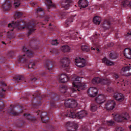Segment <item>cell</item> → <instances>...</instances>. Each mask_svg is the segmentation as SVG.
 Segmentation results:
<instances>
[{"label": "cell", "instance_id": "9c48e42d", "mask_svg": "<svg viewBox=\"0 0 131 131\" xmlns=\"http://www.w3.org/2000/svg\"><path fill=\"white\" fill-rule=\"evenodd\" d=\"M75 63L77 67L80 68H83L86 66V59L82 57H76L75 59Z\"/></svg>", "mask_w": 131, "mask_h": 131}, {"label": "cell", "instance_id": "83f0119b", "mask_svg": "<svg viewBox=\"0 0 131 131\" xmlns=\"http://www.w3.org/2000/svg\"><path fill=\"white\" fill-rule=\"evenodd\" d=\"M36 13L38 17L42 18L45 17L46 15V11L42 8H39L36 9Z\"/></svg>", "mask_w": 131, "mask_h": 131}, {"label": "cell", "instance_id": "db71d44e", "mask_svg": "<svg viewBox=\"0 0 131 131\" xmlns=\"http://www.w3.org/2000/svg\"><path fill=\"white\" fill-rule=\"evenodd\" d=\"M46 3L48 7H49V6H51V5L52 6V2L51 1H46Z\"/></svg>", "mask_w": 131, "mask_h": 131}, {"label": "cell", "instance_id": "7c38bea8", "mask_svg": "<svg viewBox=\"0 0 131 131\" xmlns=\"http://www.w3.org/2000/svg\"><path fill=\"white\" fill-rule=\"evenodd\" d=\"M72 4L73 1L70 0H64L61 1L60 3V6L62 8L66 10L70 8Z\"/></svg>", "mask_w": 131, "mask_h": 131}, {"label": "cell", "instance_id": "4fadbf2b", "mask_svg": "<svg viewBox=\"0 0 131 131\" xmlns=\"http://www.w3.org/2000/svg\"><path fill=\"white\" fill-rule=\"evenodd\" d=\"M12 1L10 0H6L2 5V8L4 11L5 12H8L10 11L12 7Z\"/></svg>", "mask_w": 131, "mask_h": 131}, {"label": "cell", "instance_id": "8fae6325", "mask_svg": "<svg viewBox=\"0 0 131 131\" xmlns=\"http://www.w3.org/2000/svg\"><path fill=\"white\" fill-rule=\"evenodd\" d=\"M98 89L95 87H91L89 88L87 91V94L91 98H94L97 96L98 94Z\"/></svg>", "mask_w": 131, "mask_h": 131}, {"label": "cell", "instance_id": "1f68e13d", "mask_svg": "<svg viewBox=\"0 0 131 131\" xmlns=\"http://www.w3.org/2000/svg\"><path fill=\"white\" fill-rule=\"evenodd\" d=\"M111 24L109 21L106 20L102 24V27L104 30H108L110 28Z\"/></svg>", "mask_w": 131, "mask_h": 131}, {"label": "cell", "instance_id": "bcb514c9", "mask_svg": "<svg viewBox=\"0 0 131 131\" xmlns=\"http://www.w3.org/2000/svg\"><path fill=\"white\" fill-rule=\"evenodd\" d=\"M51 44L53 46H57L59 44V42L58 40L56 39L53 40L51 42Z\"/></svg>", "mask_w": 131, "mask_h": 131}, {"label": "cell", "instance_id": "d6986e66", "mask_svg": "<svg viewBox=\"0 0 131 131\" xmlns=\"http://www.w3.org/2000/svg\"><path fill=\"white\" fill-rule=\"evenodd\" d=\"M27 22L24 20H21L17 23L16 28L19 30H24L27 26Z\"/></svg>", "mask_w": 131, "mask_h": 131}, {"label": "cell", "instance_id": "7a4b0ae2", "mask_svg": "<svg viewBox=\"0 0 131 131\" xmlns=\"http://www.w3.org/2000/svg\"><path fill=\"white\" fill-rule=\"evenodd\" d=\"M130 116L129 114L126 112L123 113L122 114H116L114 116V119L116 122L122 123L128 121L129 119Z\"/></svg>", "mask_w": 131, "mask_h": 131}, {"label": "cell", "instance_id": "9a60e30c", "mask_svg": "<svg viewBox=\"0 0 131 131\" xmlns=\"http://www.w3.org/2000/svg\"><path fill=\"white\" fill-rule=\"evenodd\" d=\"M22 51L25 54L26 56H27L28 58H32L35 56V54L33 52L26 46L23 47L22 48Z\"/></svg>", "mask_w": 131, "mask_h": 131}, {"label": "cell", "instance_id": "d4e9b609", "mask_svg": "<svg viewBox=\"0 0 131 131\" xmlns=\"http://www.w3.org/2000/svg\"><path fill=\"white\" fill-rule=\"evenodd\" d=\"M88 115V113L86 110H81L76 114V118L82 119L85 118Z\"/></svg>", "mask_w": 131, "mask_h": 131}, {"label": "cell", "instance_id": "f546056e", "mask_svg": "<svg viewBox=\"0 0 131 131\" xmlns=\"http://www.w3.org/2000/svg\"><path fill=\"white\" fill-rule=\"evenodd\" d=\"M108 56L110 59L113 60H116L118 57L117 53L114 51H111L109 52Z\"/></svg>", "mask_w": 131, "mask_h": 131}, {"label": "cell", "instance_id": "74e56055", "mask_svg": "<svg viewBox=\"0 0 131 131\" xmlns=\"http://www.w3.org/2000/svg\"><path fill=\"white\" fill-rule=\"evenodd\" d=\"M102 81V79H101L100 78L98 77H96L92 79V82L94 85H98L99 84H101Z\"/></svg>", "mask_w": 131, "mask_h": 131}, {"label": "cell", "instance_id": "ee69618b", "mask_svg": "<svg viewBox=\"0 0 131 131\" xmlns=\"http://www.w3.org/2000/svg\"><path fill=\"white\" fill-rule=\"evenodd\" d=\"M16 53L14 51H11L8 52V56L9 58H13L15 56Z\"/></svg>", "mask_w": 131, "mask_h": 131}, {"label": "cell", "instance_id": "4316f807", "mask_svg": "<svg viewBox=\"0 0 131 131\" xmlns=\"http://www.w3.org/2000/svg\"><path fill=\"white\" fill-rule=\"evenodd\" d=\"M13 79L15 82L18 83H20L25 80V78L23 75H16L14 76Z\"/></svg>", "mask_w": 131, "mask_h": 131}, {"label": "cell", "instance_id": "ac0fdd59", "mask_svg": "<svg viewBox=\"0 0 131 131\" xmlns=\"http://www.w3.org/2000/svg\"><path fill=\"white\" fill-rule=\"evenodd\" d=\"M106 101V97L103 94H100L96 97V102L98 104H101Z\"/></svg>", "mask_w": 131, "mask_h": 131}, {"label": "cell", "instance_id": "681fc988", "mask_svg": "<svg viewBox=\"0 0 131 131\" xmlns=\"http://www.w3.org/2000/svg\"><path fill=\"white\" fill-rule=\"evenodd\" d=\"M14 6L16 8H18L20 6V3L19 1H15L14 2Z\"/></svg>", "mask_w": 131, "mask_h": 131}, {"label": "cell", "instance_id": "7dc6e473", "mask_svg": "<svg viewBox=\"0 0 131 131\" xmlns=\"http://www.w3.org/2000/svg\"><path fill=\"white\" fill-rule=\"evenodd\" d=\"M109 81L106 79H102V81L101 84H102L103 85H107L108 84H109Z\"/></svg>", "mask_w": 131, "mask_h": 131}, {"label": "cell", "instance_id": "f1b7e54d", "mask_svg": "<svg viewBox=\"0 0 131 131\" xmlns=\"http://www.w3.org/2000/svg\"><path fill=\"white\" fill-rule=\"evenodd\" d=\"M50 98L54 102H58L60 99V96L56 93H52L51 94Z\"/></svg>", "mask_w": 131, "mask_h": 131}, {"label": "cell", "instance_id": "9f6ffc18", "mask_svg": "<svg viewBox=\"0 0 131 131\" xmlns=\"http://www.w3.org/2000/svg\"><path fill=\"white\" fill-rule=\"evenodd\" d=\"M5 96L4 95V94L3 93H1V92H0V99H1L5 97Z\"/></svg>", "mask_w": 131, "mask_h": 131}, {"label": "cell", "instance_id": "d590c367", "mask_svg": "<svg viewBox=\"0 0 131 131\" xmlns=\"http://www.w3.org/2000/svg\"><path fill=\"white\" fill-rule=\"evenodd\" d=\"M61 50L64 53H67L70 52L71 48L69 46H67V45H64V46H62L61 48Z\"/></svg>", "mask_w": 131, "mask_h": 131}, {"label": "cell", "instance_id": "4dcf8cb0", "mask_svg": "<svg viewBox=\"0 0 131 131\" xmlns=\"http://www.w3.org/2000/svg\"><path fill=\"white\" fill-rule=\"evenodd\" d=\"M18 60L19 63L21 64H24L27 63L28 59L26 56L21 55L18 56Z\"/></svg>", "mask_w": 131, "mask_h": 131}, {"label": "cell", "instance_id": "5b68a950", "mask_svg": "<svg viewBox=\"0 0 131 131\" xmlns=\"http://www.w3.org/2000/svg\"><path fill=\"white\" fill-rule=\"evenodd\" d=\"M28 45L32 50L35 51L38 50L40 47L41 42L37 38H32L29 41Z\"/></svg>", "mask_w": 131, "mask_h": 131}, {"label": "cell", "instance_id": "603a6c76", "mask_svg": "<svg viewBox=\"0 0 131 131\" xmlns=\"http://www.w3.org/2000/svg\"><path fill=\"white\" fill-rule=\"evenodd\" d=\"M45 66L46 69L50 70H52L54 68L55 65L54 63L52 60L50 59H48L46 60L45 62Z\"/></svg>", "mask_w": 131, "mask_h": 131}, {"label": "cell", "instance_id": "f5cc1de1", "mask_svg": "<svg viewBox=\"0 0 131 131\" xmlns=\"http://www.w3.org/2000/svg\"><path fill=\"white\" fill-rule=\"evenodd\" d=\"M16 25H17V23L12 22L11 24L9 25L10 27L11 28H16Z\"/></svg>", "mask_w": 131, "mask_h": 131}, {"label": "cell", "instance_id": "b9f144b4", "mask_svg": "<svg viewBox=\"0 0 131 131\" xmlns=\"http://www.w3.org/2000/svg\"><path fill=\"white\" fill-rule=\"evenodd\" d=\"M97 109H98V107L96 104H91L90 106V110L91 111L93 112H96L97 110Z\"/></svg>", "mask_w": 131, "mask_h": 131}, {"label": "cell", "instance_id": "5bb4252c", "mask_svg": "<svg viewBox=\"0 0 131 131\" xmlns=\"http://www.w3.org/2000/svg\"><path fill=\"white\" fill-rule=\"evenodd\" d=\"M120 73L123 76H130L131 75V67L130 66H127L124 67L122 69Z\"/></svg>", "mask_w": 131, "mask_h": 131}, {"label": "cell", "instance_id": "277c9868", "mask_svg": "<svg viewBox=\"0 0 131 131\" xmlns=\"http://www.w3.org/2000/svg\"><path fill=\"white\" fill-rule=\"evenodd\" d=\"M73 85L76 88L80 89L85 90L86 88V84H84L82 82V78L78 76H76L73 79Z\"/></svg>", "mask_w": 131, "mask_h": 131}, {"label": "cell", "instance_id": "816d5d0a", "mask_svg": "<svg viewBox=\"0 0 131 131\" xmlns=\"http://www.w3.org/2000/svg\"><path fill=\"white\" fill-rule=\"evenodd\" d=\"M107 124H108V125H110V126H113L114 125V121H112V120H110V121H107Z\"/></svg>", "mask_w": 131, "mask_h": 131}, {"label": "cell", "instance_id": "680465c9", "mask_svg": "<svg viewBox=\"0 0 131 131\" xmlns=\"http://www.w3.org/2000/svg\"></svg>", "mask_w": 131, "mask_h": 131}, {"label": "cell", "instance_id": "c3c4849f", "mask_svg": "<svg viewBox=\"0 0 131 131\" xmlns=\"http://www.w3.org/2000/svg\"><path fill=\"white\" fill-rule=\"evenodd\" d=\"M35 66H36V64L34 63V62H31L28 65V67L29 68L31 69V68H34L35 67Z\"/></svg>", "mask_w": 131, "mask_h": 131}, {"label": "cell", "instance_id": "8d00e7d4", "mask_svg": "<svg viewBox=\"0 0 131 131\" xmlns=\"http://www.w3.org/2000/svg\"><path fill=\"white\" fill-rule=\"evenodd\" d=\"M59 92L61 94H65L68 90V87L66 85H62L60 86L59 88Z\"/></svg>", "mask_w": 131, "mask_h": 131}, {"label": "cell", "instance_id": "f35d334b", "mask_svg": "<svg viewBox=\"0 0 131 131\" xmlns=\"http://www.w3.org/2000/svg\"><path fill=\"white\" fill-rule=\"evenodd\" d=\"M24 14L22 12H20V11H17L14 14V18L16 19H18L22 18Z\"/></svg>", "mask_w": 131, "mask_h": 131}, {"label": "cell", "instance_id": "e0dca14e", "mask_svg": "<svg viewBox=\"0 0 131 131\" xmlns=\"http://www.w3.org/2000/svg\"><path fill=\"white\" fill-rule=\"evenodd\" d=\"M61 65L63 68H66L70 66V62L69 58L66 57L62 58L60 61Z\"/></svg>", "mask_w": 131, "mask_h": 131}, {"label": "cell", "instance_id": "d6a6232c", "mask_svg": "<svg viewBox=\"0 0 131 131\" xmlns=\"http://www.w3.org/2000/svg\"><path fill=\"white\" fill-rule=\"evenodd\" d=\"M94 24L96 26H99L102 22V18L100 16H96L94 17L93 20Z\"/></svg>", "mask_w": 131, "mask_h": 131}, {"label": "cell", "instance_id": "52a82bcc", "mask_svg": "<svg viewBox=\"0 0 131 131\" xmlns=\"http://www.w3.org/2000/svg\"><path fill=\"white\" fill-rule=\"evenodd\" d=\"M65 126L67 131H76L79 127L77 123L73 122H68L65 124Z\"/></svg>", "mask_w": 131, "mask_h": 131}, {"label": "cell", "instance_id": "f907efd6", "mask_svg": "<svg viewBox=\"0 0 131 131\" xmlns=\"http://www.w3.org/2000/svg\"><path fill=\"white\" fill-rule=\"evenodd\" d=\"M115 131H124V129L123 127L119 126L117 127L115 129Z\"/></svg>", "mask_w": 131, "mask_h": 131}, {"label": "cell", "instance_id": "484cf974", "mask_svg": "<svg viewBox=\"0 0 131 131\" xmlns=\"http://www.w3.org/2000/svg\"><path fill=\"white\" fill-rule=\"evenodd\" d=\"M78 5L80 8H86L88 6L89 2L86 0H80L78 2Z\"/></svg>", "mask_w": 131, "mask_h": 131}, {"label": "cell", "instance_id": "6da1fadb", "mask_svg": "<svg viewBox=\"0 0 131 131\" xmlns=\"http://www.w3.org/2000/svg\"><path fill=\"white\" fill-rule=\"evenodd\" d=\"M24 107L22 104L17 103L11 106L8 110L9 115L12 116H18L24 112Z\"/></svg>", "mask_w": 131, "mask_h": 131}, {"label": "cell", "instance_id": "cb8c5ba5", "mask_svg": "<svg viewBox=\"0 0 131 131\" xmlns=\"http://www.w3.org/2000/svg\"><path fill=\"white\" fill-rule=\"evenodd\" d=\"M59 80L60 82L63 84H65L69 81V78L66 74H62L59 76Z\"/></svg>", "mask_w": 131, "mask_h": 131}, {"label": "cell", "instance_id": "6f0895ef", "mask_svg": "<svg viewBox=\"0 0 131 131\" xmlns=\"http://www.w3.org/2000/svg\"><path fill=\"white\" fill-rule=\"evenodd\" d=\"M2 34H1L0 33V39L2 38Z\"/></svg>", "mask_w": 131, "mask_h": 131}, {"label": "cell", "instance_id": "2e32d148", "mask_svg": "<svg viewBox=\"0 0 131 131\" xmlns=\"http://www.w3.org/2000/svg\"><path fill=\"white\" fill-rule=\"evenodd\" d=\"M24 116L26 119L30 122H35L37 120V119L35 115L30 113H25L24 114Z\"/></svg>", "mask_w": 131, "mask_h": 131}, {"label": "cell", "instance_id": "7402d4cb", "mask_svg": "<svg viewBox=\"0 0 131 131\" xmlns=\"http://www.w3.org/2000/svg\"><path fill=\"white\" fill-rule=\"evenodd\" d=\"M36 22L34 20H31L29 21L28 24H27L26 28L29 30H34L36 26Z\"/></svg>", "mask_w": 131, "mask_h": 131}, {"label": "cell", "instance_id": "836d02e7", "mask_svg": "<svg viewBox=\"0 0 131 131\" xmlns=\"http://www.w3.org/2000/svg\"><path fill=\"white\" fill-rule=\"evenodd\" d=\"M102 62L104 64H106L108 66H112L114 65V62H112L110 60L108 59L106 57H104L102 59Z\"/></svg>", "mask_w": 131, "mask_h": 131}, {"label": "cell", "instance_id": "30bf717a", "mask_svg": "<svg viewBox=\"0 0 131 131\" xmlns=\"http://www.w3.org/2000/svg\"><path fill=\"white\" fill-rule=\"evenodd\" d=\"M116 105V102L114 100H110L106 102L104 106V108L106 110L112 111Z\"/></svg>", "mask_w": 131, "mask_h": 131}, {"label": "cell", "instance_id": "3957f363", "mask_svg": "<svg viewBox=\"0 0 131 131\" xmlns=\"http://www.w3.org/2000/svg\"><path fill=\"white\" fill-rule=\"evenodd\" d=\"M42 96L40 95H36L33 97L31 101L32 107L34 108H37L41 106L43 103Z\"/></svg>", "mask_w": 131, "mask_h": 131}, {"label": "cell", "instance_id": "11a10c76", "mask_svg": "<svg viewBox=\"0 0 131 131\" xmlns=\"http://www.w3.org/2000/svg\"><path fill=\"white\" fill-rule=\"evenodd\" d=\"M97 131H106V130L104 127H100L98 130Z\"/></svg>", "mask_w": 131, "mask_h": 131}, {"label": "cell", "instance_id": "e575fe53", "mask_svg": "<svg viewBox=\"0 0 131 131\" xmlns=\"http://www.w3.org/2000/svg\"><path fill=\"white\" fill-rule=\"evenodd\" d=\"M131 50L129 48H126L124 50V55L126 58L129 59H131Z\"/></svg>", "mask_w": 131, "mask_h": 131}, {"label": "cell", "instance_id": "7bdbcfd3", "mask_svg": "<svg viewBox=\"0 0 131 131\" xmlns=\"http://www.w3.org/2000/svg\"><path fill=\"white\" fill-rule=\"evenodd\" d=\"M66 116L69 118H76V114H75L74 112L70 113L68 114Z\"/></svg>", "mask_w": 131, "mask_h": 131}, {"label": "cell", "instance_id": "44dd1931", "mask_svg": "<svg viewBox=\"0 0 131 131\" xmlns=\"http://www.w3.org/2000/svg\"><path fill=\"white\" fill-rule=\"evenodd\" d=\"M114 98L116 100L119 102H122L124 100L125 97L123 94L120 93H116L114 94Z\"/></svg>", "mask_w": 131, "mask_h": 131}, {"label": "cell", "instance_id": "f6af8a7d", "mask_svg": "<svg viewBox=\"0 0 131 131\" xmlns=\"http://www.w3.org/2000/svg\"><path fill=\"white\" fill-rule=\"evenodd\" d=\"M6 61V58L4 56H0V65L5 63Z\"/></svg>", "mask_w": 131, "mask_h": 131}, {"label": "cell", "instance_id": "ffe728a7", "mask_svg": "<svg viewBox=\"0 0 131 131\" xmlns=\"http://www.w3.org/2000/svg\"><path fill=\"white\" fill-rule=\"evenodd\" d=\"M26 124V122L24 120L22 119H18L15 121L14 125L17 128H21L25 126Z\"/></svg>", "mask_w": 131, "mask_h": 131}, {"label": "cell", "instance_id": "ab89813d", "mask_svg": "<svg viewBox=\"0 0 131 131\" xmlns=\"http://www.w3.org/2000/svg\"><path fill=\"white\" fill-rule=\"evenodd\" d=\"M6 106V103L5 102L2 100L0 99V112L4 110Z\"/></svg>", "mask_w": 131, "mask_h": 131}, {"label": "cell", "instance_id": "ba28073f", "mask_svg": "<svg viewBox=\"0 0 131 131\" xmlns=\"http://www.w3.org/2000/svg\"><path fill=\"white\" fill-rule=\"evenodd\" d=\"M41 121L44 124H46L49 123L50 120V118L48 112L46 111H42L40 114Z\"/></svg>", "mask_w": 131, "mask_h": 131}, {"label": "cell", "instance_id": "8992f818", "mask_svg": "<svg viewBox=\"0 0 131 131\" xmlns=\"http://www.w3.org/2000/svg\"><path fill=\"white\" fill-rule=\"evenodd\" d=\"M64 106L68 108L74 109L77 107L78 104L77 101L74 99L68 98L64 102Z\"/></svg>", "mask_w": 131, "mask_h": 131}, {"label": "cell", "instance_id": "60d3db41", "mask_svg": "<svg viewBox=\"0 0 131 131\" xmlns=\"http://www.w3.org/2000/svg\"><path fill=\"white\" fill-rule=\"evenodd\" d=\"M82 50L83 51V52H88L90 50V48L88 46H87V45H82L81 46Z\"/></svg>", "mask_w": 131, "mask_h": 131}]
</instances>
